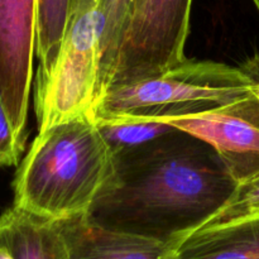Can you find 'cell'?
Listing matches in <instances>:
<instances>
[{
	"label": "cell",
	"mask_w": 259,
	"mask_h": 259,
	"mask_svg": "<svg viewBox=\"0 0 259 259\" xmlns=\"http://www.w3.org/2000/svg\"><path fill=\"white\" fill-rule=\"evenodd\" d=\"M0 259H71L58 222L12 206L0 215Z\"/></svg>",
	"instance_id": "obj_9"
},
{
	"label": "cell",
	"mask_w": 259,
	"mask_h": 259,
	"mask_svg": "<svg viewBox=\"0 0 259 259\" xmlns=\"http://www.w3.org/2000/svg\"><path fill=\"white\" fill-rule=\"evenodd\" d=\"M71 259H176L171 244L94 224L86 217L58 222Z\"/></svg>",
	"instance_id": "obj_8"
},
{
	"label": "cell",
	"mask_w": 259,
	"mask_h": 259,
	"mask_svg": "<svg viewBox=\"0 0 259 259\" xmlns=\"http://www.w3.org/2000/svg\"><path fill=\"white\" fill-rule=\"evenodd\" d=\"M191 7L192 0H134L108 88L144 80L184 62Z\"/></svg>",
	"instance_id": "obj_5"
},
{
	"label": "cell",
	"mask_w": 259,
	"mask_h": 259,
	"mask_svg": "<svg viewBox=\"0 0 259 259\" xmlns=\"http://www.w3.org/2000/svg\"><path fill=\"white\" fill-rule=\"evenodd\" d=\"M255 218H259V177L244 185H239L227 206L200 230L225 227Z\"/></svg>",
	"instance_id": "obj_14"
},
{
	"label": "cell",
	"mask_w": 259,
	"mask_h": 259,
	"mask_svg": "<svg viewBox=\"0 0 259 259\" xmlns=\"http://www.w3.org/2000/svg\"><path fill=\"white\" fill-rule=\"evenodd\" d=\"M37 0H0V98L24 148L37 46Z\"/></svg>",
	"instance_id": "obj_6"
},
{
	"label": "cell",
	"mask_w": 259,
	"mask_h": 259,
	"mask_svg": "<svg viewBox=\"0 0 259 259\" xmlns=\"http://www.w3.org/2000/svg\"><path fill=\"white\" fill-rule=\"evenodd\" d=\"M239 70L247 76L253 86V94L259 100V51L239 66Z\"/></svg>",
	"instance_id": "obj_16"
},
{
	"label": "cell",
	"mask_w": 259,
	"mask_h": 259,
	"mask_svg": "<svg viewBox=\"0 0 259 259\" xmlns=\"http://www.w3.org/2000/svg\"><path fill=\"white\" fill-rule=\"evenodd\" d=\"M252 2H253V4L255 5V8H257V10L259 13V0H252Z\"/></svg>",
	"instance_id": "obj_18"
},
{
	"label": "cell",
	"mask_w": 259,
	"mask_h": 259,
	"mask_svg": "<svg viewBox=\"0 0 259 259\" xmlns=\"http://www.w3.org/2000/svg\"><path fill=\"white\" fill-rule=\"evenodd\" d=\"M176 259H259V218L199 230L177 247Z\"/></svg>",
	"instance_id": "obj_10"
},
{
	"label": "cell",
	"mask_w": 259,
	"mask_h": 259,
	"mask_svg": "<svg viewBox=\"0 0 259 259\" xmlns=\"http://www.w3.org/2000/svg\"><path fill=\"white\" fill-rule=\"evenodd\" d=\"M37 46L39 60L37 83L39 89L47 82L57 63L71 19L73 0H37Z\"/></svg>",
	"instance_id": "obj_11"
},
{
	"label": "cell",
	"mask_w": 259,
	"mask_h": 259,
	"mask_svg": "<svg viewBox=\"0 0 259 259\" xmlns=\"http://www.w3.org/2000/svg\"><path fill=\"white\" fill-rule=\"evenodd\" d=\"M162 123L209 143L239 185L259 177V100L255 95L210 113Z\"/></svg>",
	"instance_id": "obj_7"
},
{
	"label": "cell",
	"mask_w": 259,
	"mask_h": 259,
	"mask_svg": "<svg viewBox=\"0 0 259 259\" xmlns=\"http://www.w3.org/2000/svg\"><path fill=\"white\" fill-rule=\"evenodd\" d=\"M99 38V5L73 15L50 78L35 89L38 132L93 113L100 94Z\"/></svg>",
	"instance_id": "obj_4"
},
{
	"label": "cell",
	"mask_w": 259,
	"mask_h": 259,
	"mask_svg": "<svg viewBox=\"0 0 259 259\" xmlns=\"http://www.w3.org/2000/svg\"><path fill=\"white\" fill-rule=\"evenodd\" d=\"M134 0H100V77H99V98L110 83L124 28Z\"/></svg>",
	"instance_id": "obj_12"
},
{
	"label": "cell",
	"mask_w": 259,
	"mask_h": 259,
	"mask_svg": "<svg viewBox=\"0 0 259 259\" xmlns=\"http://www.w3.org/2000/svg\"><path fill=\"white\" fill-rule=\"evenodd\" d=\"M99 3H100V0H73L72 17L82 12H86V10L91 9V8L98 7Z\"/></svg>",
	"instance_id": "obj_17"
},
{
	"label": "cell",
	"mask_w": 259,
	"mask_h": 259,
	"mask_svg": "<svg viewBox=\"0 0 259 259\" xmlns=\"http://www.w3.org/2000/svg\"><path fill=\"white\" fill-rule=\"evenodd\" d=\"M23 151L0 98V167L17 166Z\"/></svg>",
	"instance_id": "obj_15"
},
{
	"label": "cell",
	"mask_w": 259,
	"mask_h": 259,
	"mask_svg": "<svg viewBox=\"0 0 259 259\" xmlns=\"http://www.w3.org/2000/svg\"><path fill=\"white\" fill-rule=\"evenodd\" d=\"M254 96L239 67L190 61L144 80L106 89L96 101V121L146 120L200 115Z\"/></svg>",
	"instance_id": "obj_3"
},
{
	"label": "cell",
	"mask_w": 259,
	"mask_h": 259,
	"mask_svg": "<svg viewBox=\"0 0 259 259\" xmlns=\"http://www.w3.org/2000/svg\"><path fill=\"white\" fill-rule=\"evenodd\" d=\"M114 152L93 114L38 132L13 181V206L53 222L85 217L110 180Z\"/></svg>",
	"instance_id": "obj_2"
},
{
	"label": "cell",
	"mask_w": 259,
	"mask_h": 259,
	"mask_svg": "<svg viewBox=\"0 0 259 259\" xmlns=\"http://www.w3.org/2000/svg\"><path fill=\"white\" fill-rule=\"evenodd\" d=\"M238 187L209 143L176 129L114 153L110 180L85 217L177 249L227 206Z\"/></svg>",
	"instance_id": "obj_1"
},
{
	"label": "cell",
	"mask_w": 259,
	"mask_h": 259,
	"mask_svg": "<svg viewBox=\"0 0 259 259\" xmlns=\"http://www.w3.org/2000/svg\"><path fill=\"white\" fill-rule=\"evenodd\" d=\"M96 123L114 153L142 146L176 131V128L162 121L108 120Z\"/></svg>",
	"instance_id": "obj_13"
}]
</instances>
